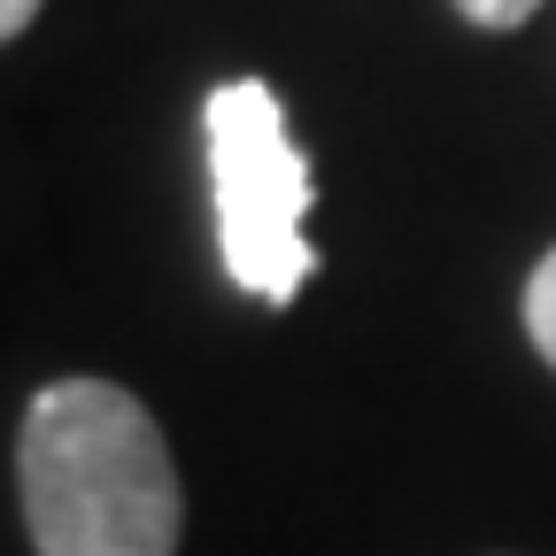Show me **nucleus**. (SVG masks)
Masks as SVG:
<instances>
[{"label": "nucleus", "instance_id": "f257e3e1", "mask_svg": "<svg viewBox=\"0 0 556 556\" xmlns=\"http://www.w3.org/2000/svg\"><path fill=\"white\" fill-rule=\"evenodd\" d=\"M16 486L39 556H178V464L148 402L116 379H54L31 394Z\"/></svg>", "mask_w": 556, "mask_h": 556}, {"label": "nucleus", "instance_id": "f03ea898", "mask_svg": "<svg viewBox=\"0 0 556 556\" xmlns=\"http://www.w3.org/2000/svg\"><path fill=\"white\" fill-rule=\"evenodd\" d=\"M208 186H217V248L232 287L287 309L309 270V208H317V170L287 131V101L263 78H232L208 93Z\"/></svg>", "mask_w": 556, "mask_h": 556}, {"label": "nucleus", "instance_id": "7ed1b4c3", "mask_svg": "<svg viewBox=\"0 0 556 556\" xmlns=\"http://www.w3.org/2000/svg\"><path fill=\"white\" fill-rule=\"evenodd\" d=\"M526 332H533V348L548 356V371H556V248L533 263V278H526Z\"/></svg>", "mask_w": 556, "mask_h": 556}, {"label": "nucleus", "instance_id": "20e7f679", "mask_svg": "<svg viewBox=\"0 0 556 556\" xmlns=\"http://www.w3.org/2000/svg\"><path fill=\"white\" fill-rule=\"evenodd\" d=\"M456 9H464L479 31H518V24L541 9V0H456Z\"/></svg>", "mask_w": 556, "mask_h": 556}, {"label": "nucleus", "instance_id": "39448f33", "mask_svg": "<svg viewBox=\"0 0 556 556\" xmlns=\"http://www.w3.org/2000/svg\"><path fill=\"white\" fill-rule=\"evenodd\" d=\"M31 16H39V0H0V39L31 31Z\"/></svg>", "mask_w": 556, "mask_h": 556}]
</instances>
